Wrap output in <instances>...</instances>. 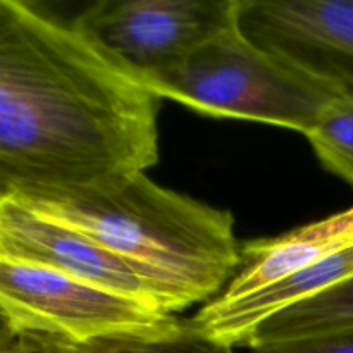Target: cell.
<instances>
[{
	"instance_id": "obj_1",
	"label": "cell",
	"mask_w": 353,
	"mask_h": 353,
	"mask_svg": "<svg viewBox=\"0 0 353 353\" xmlns=\"http://www.w3.org/2000/svg\"><path fill=\"white\" fill-rule=\"evenodd\" d=\"M161 100L72 21L0 0V195L145 172Z\"/></svg>"
},
{
	"instance_id": "obj_2",
	"label": "cell",
	"mask_w": 353,
	"mask_h": 353,
	"mask_svg": "<svg viewBox=\"0 0 353 353\" xmlns=\"http://www.w3.org/2000/svg\"><path fill=\"white\" fill-rule=\"evenodd\" d=\"M81 231L150 278L181 312L224 292L241 262L230 210L172 192L145 172L92 186L0 195Z\"/></svg>"
},
{
	"instance_id": "obj_3",
	"label": "cell",
	"mask_w": 353,
	"mask_h": 353,
	"mask_svg": "<svg viewBox=\"0 0 353 353\" xmlns=\"http://www.w3.org/2000/svg\"><path fill=\"white\" fill-rule=\"evenodd\" d=\"M145 83L161 99L203 116L254 121L305 137L330 100L341 95L324 79L259 47L238 23Z\"/></svg>"
},
{
	"instance_id": "obj_4",
	"label": "cell",
	"mask_w": 353,
	"mask_h": 353,
	"mask_svg": "<svg viewBox=\"0 0 353 353\" xmlns=\"http://www.w3.org/2000/svg\"><path fill=\"white\" fill-rule=\"evenodd\" d=\"M3 334H45L74 343L154 340L176 334L185 319L45 265L0 257Z\"/></svg>"
},
{
	"instance_id": "obj_5",
	"label": "cell",
	"mask_w": 353,
	"mask_h": 353,
	"mask_svg": "<svg viewBox=\"0 0 353 353\" xmlns=\"http://www.w3.org/2000/svg\"><path fill=\"white\" fill-rule=\"evenodd\" d=\"M240 0H102L72 23L147 81L236 24Z\"/></svg>"
},
{
	"instance_id": "obj_6",
	"label": "cell",
	"mask_w": 353,
	"mask_h": 353,
	"mask_svg": "<svg viewBox=\"0 0 353 353\" xmlns=\"http://www.w3.org/2000/svg\"><path fill=\"white\" fill-rule=\"evenodd\" d=\"M254 43L353 95V0H240Z\"/></svg>"
},
{
	"instance_id": "obj_7",
	"label": "cell",
	"mask_w": 353,
	"mask_h": 353,
	"mask_svg": "<svg viewBox=\"0 0 353 353\" xmlns=\"http://www.w3.org/2000/svg\"><path fill=\"white\" fill-rule=\"evenodd\" d=\"M0 257L52 268L174 314L161 288L130 262L81 231L10 199H0Z\"/></svg>"
},
{
	"instance_id": "obj_8",
	"label": "cell",
	"mask_w": 353,
	"mask_h": 353,
	"mask_svg": "<svg viewBox=\"0 0 353 353\" xmlns=\"http://www.w3.org/2000/svg\"><path fill=\"white\" fill-rule=\"evenodd\" d=\"M350 279H353V245L245 299L234 302L212 299L203 303L192 321L214 340L233 348L245 347L250 334L269 317Z\"/></svg>"
},
{
	"instance_id": "obj_9",
	"label": "cell",
	"mask_w": 353,
	"mask_h": 353,
	"mask_svg": "<svg viewBox=\"0 0 353 353\" xmlns=\"http://www.w3.org/2000/svg\"><path fill=\"white\" fill-rule=\"evenodd\" d=\"M353 245V207L276 238L241 245V262L216 299L234 302Z\"/></svg>"
},
{
	"instance_id": "obj_10",
	"label": "cell",
	"mask_w": 353,
	"mask_h": 353,
	"mask_svg": "<svg viewBox=\"0 0 353 353\" xmlns=\"http://www.w3.org/2000/svg\"><path fill=\"white\" fill-rule=\"evenodd\" d=\"M353 330V279L295 303L257 326L245 347L288 343Z\"/></svg>"
},
{
	"instance_id": "obj_11",
	"label": "cell",
	"mask_w": 353,
	"mask_h": 353,
	"mask_svg": "<svg viewBox=\"0 0 353 353\" xmlns=\"http://www.w3.org/2000/svg\"><path fill=\"white\" fill-rule=\"evenodd\" d=\"M0 343L24 353H236L233 347L217 341L200 331L192 319H185L176 334L154 340H100L93 343H74L45 334H3Z\"/></svg>"
},
{
	"instance_id": "obj_12",
	"label": "cell",
	"mask_w": 353,
	"mask_h": 353,
	"mask_svg": "<svg viewBox=\"0 0 353 353\" xmlns=\"http://www.w3.org/2000/svg\"><path fill=\"white\" fill-rule=\"evenodd\" d=\"M307 140L321 164L353 186V95L330 100Z\"/></svg>"
},
{
	"instance_id": "obj_13",
	"label": "cell",
	"mask_w": 353,
	"mask_h": 353,
	"mask_svg": "<svg viewBox=\"0 0 353 353\" xmlns=\"http://www.w3.org/2000/svg\"><path fill=\"white\" fill-rule=\"evenodd\" d=\"M248 350L250 353H353V330L288 343L261 345Z\"/></svg>"
},
{
	"instance_id": "obj_14",
	"label": "cell",
	"mask_w": 353,
	"mask_h": 353,
	"mask_svg": "<svg viewBox=\"0 0 353 353\" xmlns=\"http://www.w3.org/2000/svg\"><path fill=\"white\" fill-rule=\"evenodd\" d=\"M0 353H24V352L16 350V348L12 347H0Z\"/></svg>"
}]
</instances>
